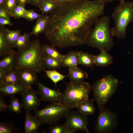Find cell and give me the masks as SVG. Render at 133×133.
<instances>
[{"instance_id":"cell-5","label":"cell","mask_w":133,"mask_h":133,"mask_svg":"<svg viewBox=\"0 0 133 133\" xmlns=\"http://www.w3.org/2000/svg\"><path fill=\"white\" fill-rule=\"evenodd\" d=\"M119 84L118 79L111 74L104 76L93 84V98L99 109L105 106L116 91Z\"/></svg>"},{"instance_id":"cell-30","label":"cell","mask_w":133,"mask_h":133,"mask_svg":"<svg viewBox=\"0 0 133 133\" xmlns=\"http://www.w3.org/2000/svg\"><path fill=\"white\" fill-rule=\"evenodd\" d=\"M19 132L13 122H0V133H17Z\"/></svg>"},{"instance_id":"cell-12","label":"cell","mask_w":133,"mask_h":133,"mask_svg":"<svg viewBox=\"0 0 133 133\" xmlns=\"http://www.w3.org/2000/svg\"><path fill=\"white\" fill-rule=\"evenodd\" d=\"M16 71L19 79L20 84L25 89L32 88V85L37 83L38 77L37 75V73L36 72L27 69Z\"/></svg>"},{"instance_id":"cell-16","label":"cell","mask_w":133,"mask_h":133,"mask_svg":"<svg viewBox=\"0 0 133 133\" xmlns=\"http://www.w3.org/2000/svg\"><path fill=\"white\" fill-rule=\"evenodd\" d=\"M69 77L70 82L74 83H79L83 82L85 79L88 78V75L86 72L77 66L69 68Z\"/></svg>"},{"instance_id":"cell-36","label":"cell","mask_w":133,"mask_h":133,"mask_svg":"<svg viewBox=\"0 0 133 133\" xmlns=\"http://www.w3.org/2000/svg\"><path fill=\"white\" fill-rule=\"evenodd\" d=\"M17 4V0H5L4 6L11 12Z\"/></svg>"},{"instance_id":"cell-10","label":"cell","mask_w":133,"mask_h":133,"mask_svg":"<svg viewBox=\"0 0 133 133\" xmlns=\"http://www.w3.org/2000/svg\"><path fill=\"white\" fill-rule=\"evenodd\" d=\"M37 91L32 88L25 89L20 94L22 108L26 111L35 110L40 104L41 100L37 96Z\"/></svg>"},{"instance_id":"cell-45","label":"cell","mask_w":133,"mask_h":133,"mask_svg":"<svg viewBox=\"0 0 133 133\" xmlns=\"http://www.w3.org/2000/svg\"></svg>"},{"instance_id":"cell-44","label":"cell","mask_w":133,"mask_h":133,"mask_svg":"<svg viewBox=\"0 0 133 133\" xmlns=\"http://www.w3.org/2000/svg\"><path fill=\"white\" fill-rule=\"evenodd\" d=\"M5 0H0V6H4Z\"/></svg>"},{"instance_id":"cell-21","label":"cell","mask_w":133,"mask_h":133,"mask_svg":"<svg viewBox=\"0 0 133 133\" xmlns=\"http://www.w3.org/2000/svg\"><path fill=\"white\" fill-rule=\"evenodd\" d=\"M80 64L86 67H93L95 65L94 56L88 52L77 51Z\"/></svg>"},{"instance_id":"cell-6","label":"cell","mask_w":133,"mask_h":133,"mask_svg":"<svg viewBox=\"0 0 133 133\" xmlns=\"http://www.w3.org/2000/svg\"><path fill=\"white\" fill-rule=\"evenodd\" d=\"M91 92V86L87 82L74 83L70 82L66 85L62 93L61 103L76 108L82 103L89 100Z\"/></svg>"},{"instance_id":"cell-31","label":"cell","mask_w":133,"mask_h":133,"mask_svg":"<svg viewBox=\"0 0 133 133\" xmlns=\"http://www.w3.org/2000/svg\"><path fill=\"white\" fill-rule=\"evenodd\" d=\"M5 32L7 39L11 45L15 43L21 35V31L19 29L13 30L6 28Z\"/></svg>"},{"instance_id":"cell-39","label":"cell","mask_w":133,"mask_h":133,"mask_svg":"<svg viewBox=\"0 0 133 133\" xmlns=\"http://www.w3.org/2000/svg\"><path fill=\"white\" fill-rule=\"evenodd\" d=\"M45 0H29V3L39 8L41 4Z\"/></svg>"},{"instance_id":"cell-26","label":"cell","mask_w":133,"mask_h":133,"mask_svg":"<svg viewBox=\"0 0 133 133\" xmlns=\"http://www.w3.org/2000/svg\"><path fill=\"white\" fill-rule=\"evenodd\" d=\"M59 4L51 0H45L41 4L39 9L42 14L47 15L51 13Z\"/></svg>"},{"instance_id":"cell-18","label":"cell","mask_w":133,"mask_h":133,"mask_svg":"<svg viewBox=\"0 0 133 133\" xmlns=\"http://www.w3.org/2000/svg\"><path fill=\"white\" fill-rule=\"evenodd\" d=\"M62 66L69 68L77 66L80 64L78 58L77 51H71L65 55H64L61 63Z\"/></svg>"},{"instance_id":"cell-7","label":"cell","mask_w":133,"mask_h":133,"mask_svg":"<svg viewBox=\"0 0 133 133\" xmlns=\"http://www.w3.org/2000/svg\"><path fill=\"white\" fill-rule=\"evenodd\" d=\"M73 109L72 107L61 103H50L41 109L35 110L34 116L41 125H54L57 124L61 118H65Z\"/></svg>"},{"instance_id":"cell-42","label":"cell","mask_w":133,"mask_h":133,"mask_svg":"<svg viewBox=\"0 0 133 133\" xmlns=\"http://www.w3.org/2000/svg\"><path fill=\"white\" fill-rule=\"evenodd\" d=\"M59 3L67 2H73L78 1L81 0H51Z\"/></svg>"},{"instance_id":"cell-8","label":"cell","mask_w":133,"mask_h":133,"mask_svg":"<svg viewBox=\"0 0 133 133\" xmlns=\"http://www.w3.org/2000/svg\"><path fill=\"white\" fill-rule=\"evenodd\" d=\"M98 115L94 125V130L97 133H110L117 126L119 121L117 114L105 107L99 109Z\"/></svg>"},{"instance_id":"cell-13","label":"cell","mask_w":133,"mask_h":133,"mask_svg":"<svg viewBox=\"0 0 133 133\" xmlns=\"http://www.w3.org/2000/svg\"><path fill=\"white\" fill-rule=\"evenodd\" d=\"M4 26H0V57H4L16 52L6 38Z\"/></svg>"},{"instance_id":"cell-33","label":"cell","mask_w":133,"mask_h":133,"mask_svg":"<svg viewBox=\"0 0 133 133\" xmlns=\"http://www.w3.org/2000/svg\"><path fill=\"white\" fill-rule=\"evenodd\" d=\"M49 130L51 133H71L67 126L64 124L50 126Z\"/></svg>"},{"instance_id":"cell-29","label":"cell","mask_w":133,"mask_h":133,"mask_svg":"<svg viewBox=\"0 0 133 133\" xmlns=\"http://www.w3.org/2000/svg\"><path fill=\"white\" fill-rule=\"evenodd\" d=\"M44 71L48 77L52 81L55 85L59 82L63 80L65 77H68V75H64L55 69L47 70L45 69Z\"/></svg>"},{"instance_id":"cell-9","label":"cell","mask_w":133,"mask_h":133,"mask_svg":"<svg viewBox=\"0 0 133 133\" xmlns=\"http://www.w3.org/2000/svg\"><path fill=\"white\" fill-rule=\"evenodd\" d=\"M65 118L64 124L71 133H75L78 131L90 133L88 128L89 122L87 116L82 114L77 111L71 110Z\"/></svg>"},{"instance_id":"cell-27","label":"cell","mask_w":133,"mask_h":133,"mask_svg":"<svg viewBox=\"0 0 133 133\" xmlns=\"http://www.w3.org/2000/svg\"><path fill=\"white\" fill-rule=\"evenodd\" d=\"M43 63L45 69H56L60 68L62 66L61 63L57 60L45 55Z\"/></svg>"},{"instance_id":"cell-43","label":"cell","mask_w":133,"mask_h":133,"mask_svg":"<svg viewBox=\"0 0 133 133\" xmlns=\"http://www.w3.org/2000/svg\"><path fill=\"white\" fill-rule=\"evenodd\" d=\"M99 0L105 3L106 2L113 1V0H117L119 1L120 2L123 1L124 0Z\"/></svg>"},{"instance_id":"cell-23","label":"cell","mask_w":133,"mask_h":133,"mask_svg":"<svg viewBox=\"0 0 133 133\" xmlns=\"http://www.w3.org/2000/svg\"><path fill=\"white\" fill-rule=\"evenodd\" d=\"M14 53L8 55L0 60V68L6 72L14 70Z\"/></svg>"},{"instance_id":"cell-4","label":"cell","mask_w":133,"mask_h":133,"mask_svg":"<svg viewBox=\"0 0 133 133\" xmlns=\"http://www.w3.org/2000/svg\"><path fill=\"white\" fill-rule=\"evenodd\" d=\"M120 2L112 15L115 23L112 30L114 36L123 39L126 36L128 26L133 22V1L124 0Z\"/></svg>"},{"instance_id":"cell-20","label":"cell","mask_w":133,"mask_h":133,"mask_svg":"<svg viewBox=\"0 0 133 133\" xmlns=\"http://www.w3.org/2000/svg\"><path fill=\"white\" fill-rule=\"evenodd\" d=\"M94 100L93 98L82 103L76 108L77 111L87 116L93 115L97 110L94 105Z\"/></svg>"},{"instance_id":"cell-46","label":"cell","mask_w":133,"mask_h":133,"mask_svg":"<svg viewBox=\"0 0 133 133\" xmlns=\"http://www.w3.org/2000/svg\"></svg>"},{"instance_id":"cell-22","label":"cell","mask_w":133,"mask_h":133,"mask_svg":"<svg viewBox=\"0 0 133 133\" xmlns=\"http://www.w3.org/2000/svg\"><path fill=\"white\" fill-rule=\"evenodd\" d=\"M52 45L43 44L42 45V50L45 55L55 59L61 63L64 55L61 54Z\"/></svg>"},{"instance_id":"cell-28","label":"cell","mask_w":133,"mask_h":133,"mask_svg":"<svg viewBox=\"0 0 133 133\" xmlns=\"http://www.w3.org/2000/svg\"><path fill=\"white\" fill-rule=\"evenodd\" d=\"M8 106L9 110L17 115H19L22 111L21 103L14 96H11Z\"/></svg>"},{"instance_id":"cell-34","label":"cell","mask_w":133,"mask_h":133,"mask_svg":"<svg viewBox=\"0 0 133 133\" xmlns=\"http://www.w3.org/2000/svg\"><path fill=\"white\" fill-rule=\"evenodd\" d=\"M46 14H40L35 12L33 9L27 10L23 18L29 21H32L35 19L42 17Z\"/></svg>"},{"instance_id":"cell-40","label":"cell","mask_w":133,"mask_h":133,"mask_svg":"<svg viewBox=\"0 0 133 133\" xmlns=\"http://www.w3.org/2000/svg\"><path fill=\"white\" fill-rule=\"evenodd\" d=\"M6 72L5 70L0 68V85L2 83Z\"/></svg>"},{"instance_id":"cell-3","label":"cell","mask_w":133,"mask_h":133,"mask_svg":"<svg viewBox=\"0 0 133 133\" xmlns=\"http://www.w3.org/2000/svg\"><path fill=\"white\" fill-rule=\"evenodd\" d=\"M110 17L102 16L96 21L90 30L85 44L100 51H109L114 46V36L110 26Z\"/></svg>"},{"instance_id":"cell-11","label":"cell","mask_w":133,"mask_h":133,"mask_svg":"<svg viewBox=\"0 0 133 133\" xmlns=\"http://www.w3.org/2000/svg\"><path fill=\"white\" fill-rule=\"evenodd\" d=\"M38 86V94L40 100L50 103H61L62 93L59 90L52 89L49 88L39 82L36 83Z\"/></svg>"},{"instance_id":"cell-35","label":"cell","mask_w":133,"mask_h":133,"mask_svg":"<svg viewBox=\"0 0 133 133\" xmlns=\"http://www.w3.org/2000/svg\"><path fill=\"white\" fill-rule=\"evenodd\" d=\"M11 12L6 8L4 6H0V18L11 20Z\"/></svg>"},{"instance_id":"cell-17","label":"cell","mask_w":133,"mask_h":133,"mask_svg":"<svg viewBox=\"0 0 133 133\" xmlns=\"http://www.w3.org/2000/svg\"><path fill=\"white\" fill-rule=\"evenodd\" d=\"M25 90L20 84H7L0 86V93L4 96H11L20 94Z\"/></svg>"},{"instance_id":"cell-38","label":"cell","mask_w":133,"mask_h":133,"mask_svg":"<svg viewBox=\"0 0 133 133\" xmlns=\"http://www.w3.org/2000/svg\"><path fill=\"white\" fill-rule=\"evenodd\" d=\"M12 23L11 20L2 18H0V26L8 25L12 26Z\"/></svg>"},{"instance_id":"cell-41","label":"cell","mask_w":133,"mask_h":133,"mask_svg":"<svg viewBox=\"0 0 133 133\" xmlns=\"http://www.w3.org/2000/svg\"><path fill=\"white\" fill-rule=\"evenodd\" d=\"M17 4L25 6L29 3V0H17Z\"/></svg>"},{"instance_id":"cell-1","label":"cell","mask_w":133,"mask_h":133,"mask_svg":"<svg viewBox=\"0 0 133 133\" xmlns=\"http://www.w3.org/2000/svg\"><path fill=\"white\" fill-rule=\"evenodd\" d=\"M99 0L60 3L49 15L44 36L51 45L61 48L85 44L89 33L104 13Z\"/></svg>"},{"instance_id":"cell-15","label":"cell","mask_w":133,"mask_h":133,"mask_svg":"<svg viewBox=\"0 0 133 133\" xmlns=\"http://www.w3.org/2000/svg\"><path fill=\"white\" fill-rule=\"evenodd\" d=\"M100 51V54L94 56L95 65L98 67H104L112 64L113 60L112 56L105 50H102Z\"/></svg>"},{"instance_id":"cell-14","label":"cell","mask_w":133,"mask_h":133,"mask_svg":"<svg viewBox=\"0 0 133 133\" xmlns=\"http://www.w3.org/2000/svg\"><path fill=\"white\" fill-rule=\"evenodd\" d=\"M40 122L29 111L25 114L24 129L25 133H37L41 125Z\"/></svg>"},{"instance_id":"cell-19","label":"cell","mask_w":133,"mask_h":133,"mask_svg":"<svg viewBox=\"0 0 133 133\" xmlns=\"http://www.w3.org/2000/svg\"><path fill=\"white\" fill-rule=\"evenodd\" d=\"M49 19V15H46L44 17L36 19V23L30 33V34L37 36L44 33L47 27Z\"/></svg>"},{"instance_id":"cell-2","label":"cell","mask_w":133,"mask_h":133,"mask_svg":"<svg viewBox=\"0 0 133 133\" xmlns=\"http://www.w3.org/2000/svg\"><path fill=\"white\" fill-rule=\"evenodd\" d=\"M45 55L38 40L30 41L24 49L14 53V70L27 69L40 73L45 69L43 63Z\"/></svg>"},{"instance_id":"cell-37","label":"cell","mask_w":133,"mask_h":133,"mask_svg":"<svg viewBox=\"0 0 133 133\" xmlns=\"http://www.w3.org/2000/svg\"><path fill=\"white\" fill-rule=\"evenodd\" d=\"M5 96L0 93V112L9 110L8 105H7L5 102Z\"/></svg>"},{"instance_id":"cell-32","label":"cell","mask_w":133,"mask_h":133,"mask_svg":"<svg viewBox=\"0 0 133 133\" xmlns=\"http://www.w3.org/2000/svg\"><path fill=\"white\" fill-rule=\"evenodd\" d=\"M27 10L25 6L17 4L11 12L12 17L16 19L23 18Z\"/></svg>"},{"instance_id":"cell-24","label":"cell","mask_w":133,"mask_h":133,"mask_svg":"<svg viewBox=\"0 0 133 133\" xmlns=\"http://www.w3.org/2000/svg\"><path fill=\"white\" fill-rule=\"evenodd\" d=\"M30 33H24L12 45V47L17 49L18 51L23 50L27 46L30 42Z\"/></svg>"},{"instance_id":"cell-25","label":"cell","mask_w":133,"mask_h":133,"mask_svg":"<svg viewBox=\"0 0 133 133\" xmlns=\"http://www.w3.org/2000/svg\"><path fill=\"white\" fill-rule=\"evenodd\" d=\"M18 84L20 83L17 71L13 70L6 72L0 86L7 84Z\"/></svg>"}]
</instances>
